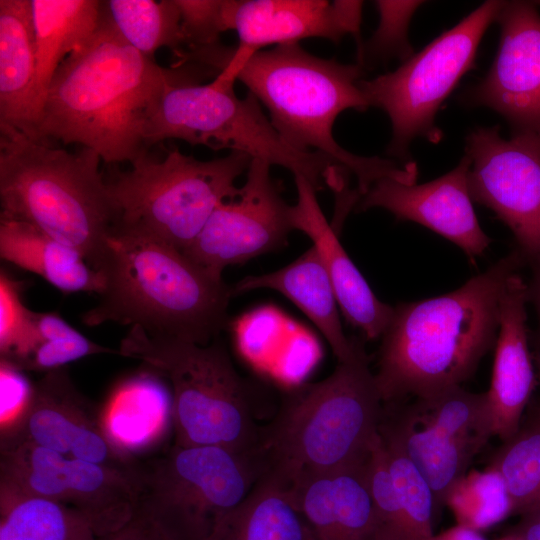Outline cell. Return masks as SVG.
<instances>
[{"label":"cell","instance_id":"cell-1","mask_svg":"<svg viewBox=\"0 0 540 540\" xmlns=\"http://www.w3.org/2000/svg\"><path fill=\"white\" fill-rule=\"evenodd\" d=\"M188 59L242 82L267 108L272 126L290 147L321 153L355 176L358 195L383 177L416 182V163L400 165L377 156L355 155L342 148L333 136L340 113L370 107L360 89L364 68L358 63L320 58L298 43L250 55H239L232 47L218 43L194 50Z\"/></svg>","mask_w":540,"mask_h":540},{"label":"cell","instance_id":"cell-2","mask_svg":"<svg viewBox=\"0 0 540 540\" xmlns=\"http://www.w3.org/2000/svg\"><path fill=\"white\" fill-rule=\"evenodd\" d=\"M175 72L129 45L101 7L99 24L57 68L36 126V140L77 143L107 164L149 151L147 125Z\"/></svg>","mask_w":540,"mask_h":540},{"label":"cell","instance_id":"cell-3","mask_svg":"<svg viewBox=\"0 0 540 540\" xmlns=\"http://www.w3.org/2000/svg\"><path fill=\"white\" fill-rule=\"evenodd\" d=\"M524 257L514 251L458 289L393 307L374 372L383 403L462 386L495 346L500 301Z\"/></svg>","mask_w":540,"mask_h":540},{"label":"cell","instance_id":"cell-4","mask_svg":"<svg viewBox=\"0 0 540 540\" xmlns=\"http://www.w3.org/2000/svg\"><path fill=\"white\" fill-rule=\"evenodd\" d=\"M98 271L103 290L82 317L89 327L116 322L206 345L229 323L232 287L149 235L114 226Z\"/></svg>","mask_w":540,"mask_h":540},{"label":"cell","instance_id":"cell-5","mask_svg":"<svg viewBox=\"0 0 540 540\" xmlns=\"http://www.w3.org/2000/svg\"><path fill=\"white\" fill-rule=\"evenodd\" d=\"M383 405L361 343L326 378L286 390L260 434L265 474L290 490L309 478L362 467L379 435Z\"/></svg>","mask_w":540,"mask_h":540},{"label":"cell","instance_id":"cell-6","mask_svg":"<svg viewBox=\"0 0 540 540\" xmlns=\"http://www.w3.org/2000/svg\"><path fill=\"white\" fill-rule=\"evenodd\" d=\"M90 148L69 152L0 125V217L78 250L98 270L116 212Z\"/></svg>","mask_w":540,"mask_h":540},{"label":"cell","instance_id":"cell-7","mask_svg":"<svg viewBox=\"0 0 540 540\" xmlns=\"http://www.w3.org/2000/svg\"><path fill=\"white\" fill-rule=\"evenodd\" d=\"M118 351L169 382L175 445L258 450L261 430L253 419L249 384L219 338L201 345L132 326Z\"/></svg>","mask_w":540,"mask_h":540},{"label":"cell","instance_id":"cell-8","mask_svg":"<svg viewBox=\"0 0 540 540\" xmlns=\"http://www.w3.org/2000/svg\"><path fill=\"white\" fill-rule=\"evenodd\" d=\"M235 81L219 72L213 82L201 85L176 73L147 125L148 149L167 139L213 150L230 149L284 167L293 176L305 178L316 191L330 187L343 170L321 153L290 147L254 95L248 93L243 99L236 96Z\"/></svg>","mask_w":540,"mask_h":540},{"label":"cell","instance_id":"cell-9","mask_svg":"<svg viewBox=\"0 0 540 540\" xmlns=\"http://www.w3.org/2000/svg\"><path fill=\"white\" fill-rule=\"evenodd\" d=\"M252 158L242 152L202 161L178 148L164 158L145 153L131 168L106 181L124 229L159 239L183 252L200 233L213 211L236 198L235 181L247 172Z\"/></svg>","mask_w":540,"mask_h":540},{"label":"cell","instance_id":"cell-10","mask_svg":"<svg viewBox=\"0 0 540 540\" xmlns=\"http://www.w3.org/2000/svg\"><path fill=\"white\" fill-rule=\"evenodd\" d=\"M265 473L259 451L173 445L137 465L138 504L173 540H220Z\"/></svg>","mask_w":540,"mask_h":540},{"label":"cell","instance_id":"cell-11","mask_svg":"<svg viewBox=\"0 0 540 540\" xmlns=\"http://www.w3.org/2000/svg\"><path fill=\"white\" fill-rule=\"evenodd\" d=\"M505 1L489 0L443 32L394 71L360 81L369 106L390 118L392 138L387 154L407 162L409 145L417 137L438 143V109L463 75L474 68L480 41Z\"/></svg>","mask_w":540,"mask_h":540},{"label":"cell","instance_id":"cell-12","mask_svg":"<svg viewBox=\"0 0 540 540\" xmlns=\"http://www.w3.org/2000/svg\"><path fill=\"white\" fill-rule=\"evenodd\" d=\"M379 435L424 477L438 518L450 486L468 472L494 436L487 393L456 386L426 397L384 403Z\"/></svg>","mask_w":540,"mask_h":540},{"label":"cell","instance_id":"cell-13","mask_svg":"<svg viewBox=\"0 0 540 540\" xmlns=\"http://www.w3.org/2000/svg\"><path fill=\"white\" fill-rule=\"evenodd\" d=\"M39 497L74 508L109 534L138 504L137 465L122 470L30 443L1 446L0 502Z\"/></svg>","mask_w":540,"mask_h":540},{"label":"cell","instance_id":"cell-14","mask_svg":"<svg viewBox=\"0 0 540 540\" xmlns=\"http://www.w3.org/2000/svg\"><path fill=\"white\" fill-rule=\"evenodd\" d=\"M472 201L491 209L511 230L521 255L540 263V139L500 127H478L466 137Z\"/></svg>","mask_w":540,"mask_h":540},{"label":"cell","instance_id":"cell-15","mask_svg":"<svg viewBox=\"0 0 540 540\" xmlns=\"http://www.w3.org/2000/svg\"><path fill=\"white\" fill-rule=\"evenodd\" d=\"M270 164L252 159L236 198L221 203L182 252L212 275L287 244L293 231L291 205L270 174Z\"/></svg>","mask_w":540,"mask_h":540},{"label":"cell","instance_id":"cell-16","mask_svg":"<svg viewBox=\"0 0 540 540\" xmlns=\"http://www.w3.org/2000/svg\"><path fill=\"white\" fill-rule=\"evenodd\" d=\"M18 443L122 470H133L137 465L110 439L66 367L45 373L33 385L24 410L1 429V446Z\"/></svg>","mask_w":540,"mask_h":540},{"label":"cell","instance_id":"cell-17","mask_svg":"<svg viewBox=\"0 0 540 540\" xmlns=\"http://www.w3.org/2000/svg\"><path fill=\"white\" fill-rule=\"evenodd\" d=\"M500 43L489 71L462 100L500 114L513 134L540 139V13L536 2L505 1Z\"/></svg>","mask_w":540,"mask_h":540},{"label":"cell","instance_id":"cell-18","mask_svg":"<svg viewBox=\"0 0 540 540\" xmlns=\"http://www.w3.org/2000/svg\"><path fill=\"white\" fill-rule=\"evenodd\" d=\"M470 167L471 160L464 154L454 169L423 184L383 177L358 196L355 211L385 209L398 220L427 227L474 258L483 254L491 239L482 230L473 208Z\"/></svg>","mask_w":540,"mask_h":540},{"label":"cell","instance_id":"cell-19","mask_svg":"<svg viewBox=\"0 0 540 540\" xmlns=\"http://www.w3.org/2000/svg\"><path fill=\"white\" fill-rule=\"evenodd\" d=\"M362 1L351 0H223L226 30H234L239 55L269 45L295 44L305 38L339 42L347 34L362 47Z\"/></svg>","mask_w":540,"mask_h":540},{"label":"cell","instance_id":"cell-20","mask_svg":"<svg viewBox=\"0 0 540 540\" xmlns=\"http://www.w3.org/2000/svg\"><path fill=\"white\" fill-rule=\"evenodd\" d=\"M528 285L519 272L507 280L501 301L490 388L487 393L494 436L503 442L519 429L538 382L529 348Z\"/></svg>","mask_w":540,"mask_h":540},{"label":"cell","instance_id":"cell-21","mask_svg":"<svg viewBox=\"0 0 540 540\" xmlns=\"http://www.w3.org/2000/svg\"><path fill=\"white\" fill-rule=\"evenodd\" d=\"M294 181L297 202L291 205L293 230L306 234L318 252L346 322L368 340L380 338L391 319L393 307L377 298L343 248L336 229L321 210L315 188L301 176H294Z\"/></svg>","mask_w":540,"mask_h":540},{"label":"cell","instance_id":"cell-22","mask_svg":"<svg viewBox=\"0 0 540 540\" xmlns=\"http://www.w3.org/2000/svg\"><path fill=\"white\" fill-rule=\"evenodd\" d=\"M364 465L309 478L288 490L313 540H377Z\"/></svg>","mask_w":540,"mask_h":540},{"label":"cell","instance_id":"cell-23","mask_svg":"<svg viewBox=\"0 0 540 540\" xmlns=\"http://www.w3.org/2000/svg\"><path fill=\"white\" fill-rule=\"evenodd\" d=\"M231 287L233 296L257 289L282 294L311 320L337 362L351 359L361 345L359 340L345 335L335 291L313 246L288 265L269 273L246 276Z\"/></svg>","mask_w":540,"mask_h":540},{"label":"cell","instance_id":"cell-24","mask_svg":"<svg viewBox=\"0 0 540 540\" xmlns=\"http://www.w3.org/2000/svg\"><path fill=\"white\" fill-rule=\"evenodd\" d=\"M35 33L31 0H0V125L36 140Z\"/></svg>","mask_w":540,"mask_h":540},{"label":"cell","instance_id":"cell-25","mask_svg":"<svg viewBox=\"0 0 540 540\" xmlns=\"http://www.w3.org/2000/svg\"><path fill=\"white\" fill-rule=\"evenodd\" d=\"M0 256L65 293L103 290L104 278L76 249L36 227L0 217Z\"/></svg>","mask_w":540,"mask_h":540},{"label":"cell","instance_id":"cell-26","mask_svg":"<svg viewBox=\"0 0 540 540\" xmlns=\"http://www.w3.org/2000/svg\"><path fill=\"white\" fill-rule=\"evenodd\" d=\"M35 33L36 126L51 80L64 59L96 30L101 14L98 0H31Z\"/></svg>","mask_w":540,"mask_h":540},{"label":"cell","instance_id":"cell-27","mask_svg":"<svg viewBox=\"0 0 540 540\" xmlns=\"http://www.w3.org/2000/svg\"><path fill=\"white\" fill-rule=\"evenodd\" d=\"M220 540H313L290 492L267 474L227 524Z\"/></svg>","mask_w":540,"mask_h":540},{"label":"cell","instance_id":"cell-28","mask_svg":"<svg viewBox=\"0 0 540 540\" xmlns=\"http://www.w3.org/2000/svg\"><path fill=\"white\" fill-rule=\"evenodd\" d=\"M107 535L82 512L39 497L0 502V540H99Z\"/></svg>","mask_w":540,"mask_h":540},{"label":"cell","instance_id":"cell-29","mask_svg":"<svg viewBox=\"0 0 540 540\" xmlns=\"http://www.w3.org/2000/svg\"><path fill=\"white\" fill-rule=\"evenodd\" d=\"M101 7L120 36L143 55L154 59L161 47L175 55L184 49L176 0H108Z\"/></svg>","mask_w":540,"mask_h":540},{"label":"cell","instance_id":"cell-30","mask_svg":"<svg viewBox=\"0 0 540 540\" xmlns=\"http://www.w3.org/2000/svg\"><path fill=\"white\" fill-rule=\"evenodd\" d=\"M103 353L119 354L74 329L56 312H35L31 333L17 354L6 361L22 371L44 374L70 362Z\"/></svg>","mask_w":540,"mask_h":540},{"label":"cell","instance_id":"cell-31","mask_svg":"<svg viewBox=\"0 0 540 540\" xmlns=\"http://www.w3.org/2000/svg\"><path fill=\"white\" fill-rule=\"evenodd\" d=\"M489 466L506 483L513 515L540 507V407L495 451Z\"/></svg>","mask_w":540,"mask_h":540},{"label":"cell","instance_id":"cell-32","mask_svg":"<svg viewBox=\"0 0 540 540\" xmlns=\"http://www.w3.org/2000/svg\"><path fill=\"white\" fill-rule=\"evenodd\" d=\"M444 506L456 524L482 532L513 515V504L502 475L489 466L471 470L448 489Z\"/></svg>","mask_w":540,"mask_h":540},{"label":"cell","instance_id":"cell-33","mask_svg":"<svg viewBox=\"0 0 540 540\" xmlns=\"http://www.w3.org/2000/svg\"><path fill=\"white\" fill-rule=\"evenodd\" d=\"M383 446L402 510L406 539L432 540L437 516L430 486L406 456L384 443Z\"/></svg>","mask_w":540,"mask_h":540},{"label":"cell","instance_id":"cell-34","mask_svg":"<svg viewBox=\"0 0 540 540\" xmlns=\"http://www.w3.org/2000/svg\"><path fill=\"white\" fill-rule=\"evenodd\" d=\"M423 1L378 0L379 24L371 38L358 51V64L384 62L391 58L403 61L414 53L408 41V27L415 11Z\"/></svg>","mask_w":540,"mask_h":540},{"label":"cell","instance_id":"cell-35","mask_svg":"<svg viewBox=\"0 0 540 540\" xmlns=\"http://www.w3.org/2000/svg\"><path fill=\"white\" fill-rule=\"evenodd\" d=\"M24 283L0 271V354L10 360L28 339L35 312L22 299Z\"/></svg>","mask_w":540,"mask_h":540},{"label":"cell","instance_id":"cell-36","mask_svg":"<svg viewBox=\"0 0 540 540\" xmlns=\"http://www.w3.org/2000/svg\"><path fill=\"white\" fill-rule=\"evenodd\" d=\"M176 3L181 13L182 52L218 44L220 34L226 31L223 0H176Z\"/></svg>","mask_w":540,"mask_h":540},{"label":"cell","instance_id":"cell-37","mask_svg":"<svg viewBox=\"0 0 540 540\" xmlns=\"http://www.w3.org/2000/svg\"><path fill=\"white\" fill-rule=\"evenodd\" d=\"M1 429L12 423L26 407L33 386L23 371L1 360Z\"/></svg>","mask_w":540,"mask_h":540},{"label":"cell","instance_id":"cell-38","mask_svg":"<svg viewBox=\"0 0 540 540\" xmlns=\"http://www.w3.org/2000/svg\"><path fill=\"white\" fill-rule=\"evenodd\" d=\"M99 540H173L147 512L137 507L133 516L117 530Z\"/></svg>","mask_w":540,"mask_h":540},{"label":"cell","instance_id":"cell-39","mask_svg":"<svg viewBox=\"0 0 540 540\" xmlns=\"http://www.w3.org/2000/svg\"><path fill=\"white\" fill-rule=\"evenodd\" d=\"M513 529L525 540H540V507L520 515V521Z\"/></svg>","mask_w":540,"mask_h":540},{"label":"cell","instance_id":"cell-40","mask_svg":"<svg viewBox=\"0 0 540 540\" xmlns=\"http://www.w3.org/2000/svg\"><path fill=\"white\" fill-rule=\"evenodd\" d=\"M432 540H486L480 532L456 524L455 526L435 534Z\"/></svg>","mask_w":540,"mask_h":540},{"label":"cell","instance_id":"cell-41","mask_svg":"<svg viewBox=\"0 0 540 540\" xmlns=\"http://www.w3.org/2000/svg\"><path fill=\"white\" fill-rule=\"evenodd\" d=\"M534 276L532 283L528 286L529 290V300L534 303L539 323L540 331V263L533 264Z\"/></svg>","mask_w":540,"mask_h":540},{"label":"cell","instance_id":"cell-42","mask_svg":"<svg viewBox=\"0 0 540 540\" xmlns=\"http://www.w3.org/2000/svg\"><path fill=\"white\" fill-rule=\"evenodd\" d=\"M533 355V361L536 369V374L538 378V382L540 383V348H537L532 352Z\"/></svg>","mask_w":540,"mask_h":540},{"label":"cell","instance_id":"cell-43","mask_svg":"<svg viewBox=\"0 0 540 540\" xmlns=\"http://www.w3.org/2000/svg\"><path fill=\"white\" fill-rule=\"evenodd\" d=\"M497 540H525L518 532L512 529L509 533L499 537Z\"/></svg>","mask_w":540,"mask_h":540},{"label":"cell","instance_id":"cell-44","mask_svg":"<svg viewBox=\"0 0 540 540\" xmlns=\"http://www.w3.org/2000/svg\"><path fill=\"white\" fill-rule=\"evenodd\" d=\"M537 3H540V2H537Z\"/></svg>","mask_w":540,"mask_h":540}]
</instances>
